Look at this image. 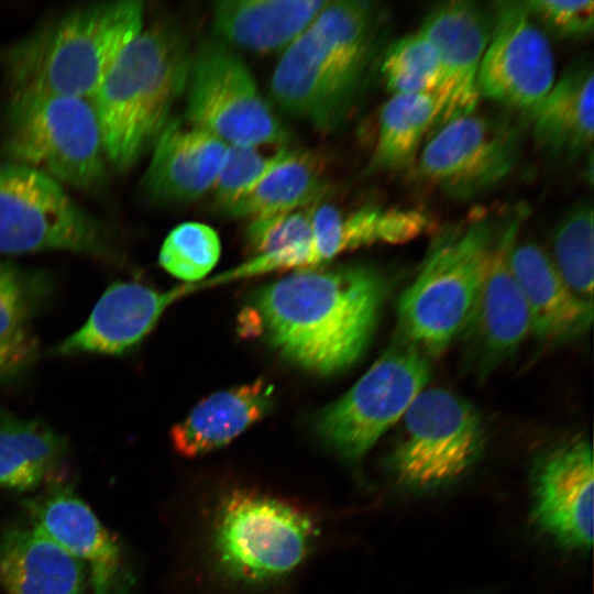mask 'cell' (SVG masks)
Masks as SVG:
<instances>
[{
  "label": "cell",
  "instance_id": "obj_1",
  "mask_svg": "<svg viewBox=\"0 0 594 594\" xmlns=\"http://www.w3.org/2000/svg\"><path fill=\"white\" fill-rule=\"evenodd\" d=\"M391 280L364 264L306 267L261 288L254 314L287 361L321 375L353 365L378 326Z\"/></svg>",
  "mask_w": 594,
  "mask_h": 594
},
{
  "label": "cell",
  "instance_id": "obj_2",
  "mask_svg": "<svg viewBox=\"0 0 594 594\" xmlns=\"http://www.w3.org/2000/svg\"><path fill=\"white\" fill-rule=\"evenodd\" d=\"M384 9L371 1H329L284 51L271 94L288 114L322 132L342 124L362 96L385 32Z\"/></svg>",
  "mask_w": 594,
  "mask_h": 594
},
{
  "label": "cell",
  "instance_id": "obj_3",
  "mask_svg": "<svg viewBox=\"0 0 594 594\" xmlns=\"http://www.w3.org/2000/svg\"><path fill=\"white\" fill-rule=\"evenodd\" d=\"M144 29L142 1L73 10L10 46L1 63L12 95L90 99L121 51Z\"/></svg>",
  "mask_w": 594,
  "mask_h": 594
},
{
  "label": "cell",
  "instance_id": "obj_4",
  "mask_svg": "<svg viewBox=\"0 0 594 594\" xmlns=\"http://www.w3.org/2000/svg\"><path fill=\"white\" fill-rule=\"evenodd\" d=\"M191 53L174 26L144 28L118 55L91 98L108 163L133 166L170 120Z\"/></svg>",
  "mask_w": 594,
  "mask_h": 594
},
{
  "label": "cell",
  "instance_id": "obj_5",
  "mask_svg": "<svg viewBox=\"0 0 594 594\" xmlns=\"http://www.w3.org/2000/svg\"><path fill=\"white\" fill-rule=\"evenodd\" d=\"M507 217H471L436 237L417 276L398 299V340L429 359L460 338Z\"/></svg>",
  "mask_w": 594,
  "mask_h": 594
},
{
  "label": "cell",
  "instance_id": "obj_6",
  "mask_svg": "<svg viewBox=\"0 0 594 594\" xmlns=\"http://www.w3.org/2000/svg\"><path fill=\"white\" fill-rule=\"evenodd\" d=\"M319 535L314 517L297 505L235 488L216 505L208 551L215 571L231 583L260 587L297 570Z\"/></svg>",
  "mask_w": 594,
  "mask_h": 594
},
{
  "label": "cell",
  "instance_id": "obj_7",
  "mask_svg": "<svg viewBox=\"0 0 594 594\" xmlns=\"http://www.w3.org/2000/svg\"><path fill=\"white\" fill-rule=\"evenodd\" d=\"M8 114L6 151L12 163L79 189L103 183L109 163L90 99L37 94L11 96Z\"/></svg>",
  "mask_w": 594,
  "mask_h": 594
},
{
  "label": "cell",
  "instance_id": "obj_8",
  "mask_svg": "<svg viewBox=\"0 0 594 594\" xmlns=\"http://www.w3.org/2000/svg\"><path fill=\"white\" fill-rule=\"evenodd\" d=\"M402 420L387 466L396 484L429 491L464 475L481 458L486 428L480 410L447 388H425Z\"/></svg>",
  "mask_w": 594,
  "mask_h": 594
},
{
  "label": "cell",
  "instance_id": "obj_9",
  "mask_svg": "<svg viewBox=\"0 0 594 594\" xmlns=\"http://www.w3.org/2000/svg\"><path fill=\"white\" fill-rule=\"evenodd\" d=\"M430 377L429 359L397 339L349 391L321 410L316 432L340 458L356 463L403 418Z\"/></svg>",
  "mask_w": 594,
  "mask_h": 594
},
{
  "label": "cell",
  "instance_id": "obj_10",
  "mask_svg": "<svg viewBox=\"0 0 594 594\" xmlns=\"http://www.w3.org/2000/svg\"><path fill=\"white\" fill-rule=\"evenodd\" d=\"M44 250L112 256L107 230L63 185L20 164L0 165V252Z\"/></svg>",
  "mask_w": 594,
  "mask_h": 594
},
{
  "label": "cell",
  "instance_id": "obj_11",
  "mask_svg": "<svg viewBox=\"0 0 594 594\" xmlns=\"http://www.w3.org/2000/svg\"><path fill=\"white\" fill-rule=\"evenodd\" d=\"M186 90V118L228 145L280 146L287 132L242 57L220 41L191 55Z\"/></svg>",
  "mask_w": 594,
  "mask_h": 594
},
{
  "label": "cell",
  "instance_id": "obj_12",
  "mask_svg": "<svg viewBox=\"0 0 594 594\" xmlns=\"http://www.w3.org/2000/svg\"><path fill=\"white\" fill-rule=\"evenodd\" d=\"M520 155V131L506 116L475 111L440 125L420 150L417 174L447 196L469 200L502 184Z\"/></svg>",
  "mask_w": 594,
  "mask_h": 594
},
{
  "label": "cell",
  "instance_id": "obj_13",
  "mask_svg": "<svg viewBox=\"0 0 594 594\" xmlns=\"http://www.w3.org/2000/svg\"><path fill=\"white\" fill-rule=\"evenodd\" d=\"M556 80L552 46L524 1L497 2L479 70L480 95L528 120Z\"/></svg>",
  "mask_w": 594,
  "mask_h": 594
},
{
  "label": "cell",
  "instance_id": "obj_14",
  "mask_svg": "<svg viewBox=\"0 0 594 594\" xmlns=\"http://www.w3.org/2000/svg\"><path fill=\"white\" fill-rule=\"evenodd\" d=\"M525 215L526 210L518 208L507 217L473 312L460 336L465 362L482 377L512 356L530 333L529 310L509 260Z\"/></svg>",
  "mask_w": 594,
  "mask_h": 594
},
{
  "label": "cell",
  "instance_id": "obj_15",
  "mask_svg": "<svg viewBox=\"0 0 594 594\" xmlns=\"http://www.w3.org/2000/svg\"><path fill=\"white\" fill-rule=\"evenodd\" d=\"M531 487L532 519L538 528L566 549H590L593 543L590 441L575 436L542 452L532 468Z\"/></svg>",
  "mask_w": 594,
  "mask_h": 594
},
{
  "label": "cell",
  "instance_id": "obj_16",
  "mask_svg": "<svg viewBox=\"0 0 594 594\" xmlns=\"http://www.w3.org/2000/svg\"><path fill=\"white\" fill-rule=\"evenodd\" d=\"M419 31L436 48L441 65L437 94L442 111L436 127L474 112L481 98L480 65L491 33L486 11L466 0L440 2L427 13Z\"/></svg>",
  "mask_w": 594,
  "mask_h": 594
},
{
  "label": "cell",
  "instance_id": "obj_17",
  "mask_svg": "<svg viewBox=\"0 0 594 594\" xmlns=\"http://www.w3.org/2000/svg\"><path fill=\"white\" fill-rule=\"evenodd\" d=\"M32 525L89 569L94 594H128L120 547L96 514L69 486L28 503Z\"/></svg>",
  "mask_w": 594,
  "mask_h": 594
},
{
  "label": "cell",
  "instance_id": "obj_18",
  "mask_svg": "<svg viewBox=\"0 0 594 594\" xmlns=\"http://www.w3.org/2000/svg\"><path fill=\"white\" fill-rule=\"evenodd\" d=\"M190 289L189 286L160 292L136 283H113L82 327L66 338L55 353L122 354L141 342L164 310Z\"/></svg>",
  "mask_w": 594,
  "mask_h": 594
},
{
  "label": "cell",
  "instance_id": "obj_19",
  "mask_svg": "<svg viewBox=\"0 0 594 594\" xmlns=\"http://www.w3.org/2000/svg\"><path fill=\"white\" fill-rule=\"evenodd\" d=\"M152 147L143 193L154 202L182 204L197 200L212 189L228 144L170 119Z\"/></svg>",
  "mask_w": 594,
  "mask_h": 594
},
{
  "label": "cell",
  "instance_id": "obj_20",
  "mask_svg": "<svg viewBox=\"0 0 594 594\" xmlns=\"http://www.w3.org/2000/svg\"><path fill=\"white\" fill-rule=\"evenodd\" d=\"M509 260L529 310L530 333L542 343L559 344L587 332L593 302L568 286L542 248L517 239Z\"/></svg>",
  "mask_w": 594,
  "mask_h": 594
},
{
  "label": "cell",
  "instance_id": "obj_21",
  "mask_svg": "<svg viewBox=\"0 0 594 594\" xmlns=\"http://www.w3.org/2000/svg\"><path fill=\"white\" fill-rule=\"evenodd\" d=\"M594 70L587 58L573 62L528 118L535 144L547 156L573 162L592 152Z\"/></svg>",
  "mask_w": 594,
  "mask_h": 594
},
{
  "label": "cell",
  "instance_id": "obj_22",
  "mask_svg": "<svg viewBox=\"0 0 594 594\" xmlns=\"http://www.w3.org/2000/svg\"><path fill=\"white\" fill-rule=\"evenodd\" d=\"M273 403V387L263 378L216 392L172 428L173 447L185 458L224 447L262 420Z\"/></svg>",
  "mask_w": 594,
  "mask_h": 594
},
{
  "label": "cell",
  "instance_id": "obj_23",
  "mask_svg": "<svg viewBox=\"0 0 594 594\" xmlns=\"http://www.w3.org/2000/svg\"><path fill=\"white\" fill-rule=\"evenodd\" d=\"M323 0H226L212 9L217 40L231 48L271 53L286 48L322 11Z\"/></svg>",
  "mask_w": 594,
  "mask_h": 594
},
{
  "label": "cell",
  "instance_id": "obj_24",
  "mask_svg": "<svg viewBox=\"0 0 594 594\" xmlns=\"http://www.w3.org/2000/svg\"><path fill=\"white\" fill-rule=\"evenodd\" d=\"M86 566L32 525L0 540V584L8 594H85Z\"/></svg>",
  "mask_w": 594,
  "mask_h": 594
},
{
  "label": "cell",
  "instance_id": "obj_25",
  "mask_svg": "<svg viewBox=\"0 0 594 594\" xmlns=\"http://www.w3.org/2000/svg\"><path fill=\"white\" fill-rule=\"evenodd\" d=\"M327 191L321 160L286 147L278 163L244 196L224 207L231 218H266L308 207Z\"/></svg>",
  "mask_w": 594,
  "mask_h": 594
},
{
  "label": "cell",
  "instance_id": "obj_26",
  "mask_svg": "<svg viewBox=\"0 0 594 594\" xmlns=\"http://www.w3.org/2000/svg\"><path fill=\"white\" fill-rule=\"evenodd\" d=\"M441 111L437 92L393 95L380 112L371 168L400 172L414 167L421 143L435 129Z\"/></svg>",
  "mask_w": 594,
  "mask_h": 594
},
{
  "label": "cell",
  "instance_id": "obj_27",
  "mask_svg": "<svg viewBox=\"0 0 594 594\" xmlns=\"http://www.w3.org/2000/svg\"><path fill=\"white\" fill-rule=\"evenodd\" d=\"M67 451L66 439L37 420L0 417V486L36 487Z\"/></svg>",
  "mask_w": 594,
  "mask_h": 594
},
{
  "label": "cell",
  "instance_id": "obj_28",
  "mask_svg": "<svg viewBox=\"0 0 594 594\" xmlns=\"http://www.w3.org/2000/svg\"><path fill=\"white\" fill-rule=\"evenodd\" d=\"M312 205L251 220L246 238L256 254L234 268V275L243 277L272 271L315 267Z\"/></svg>",
  "mask_w": 594,
  "mask_h": 594
},
{
  "label": "cell",
  "instance_id": "obj_29",
  "mask_svg": "<svg viewBox=\"0 0 594 594\" xmlns=\"http://www.w3.org/2000/svg\"><path fill=\"white\" fill-rule=\"evenodd\" d=\"M593 206L574 205L559 221L552 235L553 257L559 274L582 299L593 302Z\"/></svg>",
  "mask_w": 594,
  "mask_h": 594
},
{
  "label": "cell",
  "instance_id": "obj_30",
  "mask_svg": "<svg viewBox=\"0 0 594 594\" xmlns=\"http://www.w3.org/2000/svg\"><path fill=\"white\" fill-rule=\"evenodd\" d=\"M381 62L384 82L393 95L439 90L440 59L433 45L419 30L391 44Z\"/></svg>",
  "mask_w": 594,
  "mask_h": 594
},
{
  "label": "cell",
  "instance_id": "obj_31",
  "mask_svg": "<svg viewBox=\"0 0 594 594\" xmlns=\"http://www.w3.org/2000/svg\"><path fill=\"white\" fill-rule=\"evenodd\" d=\"M221 253L217 232L200 222H184L174 228L164 240L158 262L173 276L196 282L216 265Z\"/></svg>",
  "mask_w": 594,
  "mask_h": 594
},
{
  "label": "cell",
  "instance_id": "obj_32",
  "mask_svg": "<svg viewBox=\"0 0 594 594\" xmlns=\"http://www.w3.org/2000/svg\"><path fill=\"white\" fill-rule=\"evenodd\" d=\"M287 146L272 155H264L257 147L228 145L227 154L212 186L219 209L231 205L249 193L282 158Z\"/></svg>",
  "mask_w": 594,
  "mask_h": 594
},
{
  "label": "cell",
  "instance_id": "obj_33",
  "mask_svg": "<svg viewBox=\"0 0 594 594\" xmlns=\"http://www.w3.org/2000/svg\"><path fill=\"white\" fill-rule=\"evenodd\" d=\"M38 290L30 276L11 263L0 260L1 343H14L30 339L25 327Z\"/></svg>",
  "mask_w": 594,
  "mask_h": 594
},
{
  "label": "cell",
  "instance_id": "obj_34",
  "mask_svg": "<svg viewBox=\"0 0 594 594\" xmlns=\"http://www.w3.org/2000/svg\"><path fill=\"white\" fill-rule=\"evenodd\" d=\"M524 3L539 25L547 26L559 36L583 38L593 32L592 0H530Z\"/></svg>",
  "mask_w": 594,
  "mask_h": 594
},
{
  "label": "cell",
  "instance_id": "obj_35",
  "mask_svg": "<svg viewBox=\"0 0 594 594\" xmlns=\"http://www.w3.org/2000/svg\"><path fill=\"white\" fill-rule=\"evenodd\" d=\"M34 343L30 339L14 342H0V378L10 376L21 370L31 360Z\"/></svg>",
  "mask_w": 594,
  "mask_h": 594
}]
</instances>
